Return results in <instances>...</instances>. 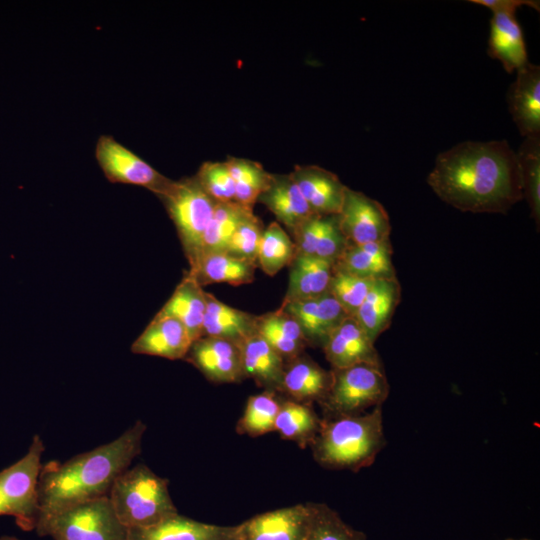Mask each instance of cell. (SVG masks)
Wrapping results in <instances>:
<instances>
[{
    "label": "cell",
    "mask_w": 540,
    "mask_h": 540,
    "mask_svg": "<svg viewBox=\"0 0 540 540\" xmlns=\"http://www.w3.org/2000/svg\"><path fill=\"white\" fill-rule=\"evenodd\" d=\"M427 183L463 212L506 213L523 199L516 152L506 140L465 141L440 153Z\"/></svg>",
    "instance_id": "6da1fadb"
},
{
    "label": "cell",
    "mask_w": 540,
    "mask_h": 540,
    "mask_svg": "<svg viewBox=\"0 0 540 540\" xmlns=\"http://www.w3.org/2000/svg\"><path fill=\"white\" fill-rule=\"evenodd\" d=\"M145 431L146 425L139 420L109 443L64 463L43 465L38 482L39 519L108 496L115 480L140 454Z\"/></svg>",
    "instance_id": "7a4b0ae2"
},
{
    "label": "cell",
    "mask_w": 540,
    "mask_h": 540,
    "mask_svg": "<svg viewBox=\"0 0 540 540\" xmlns=\"http://www.w3.org/2000/svg\"><path fill=\"white\" fill-rule=\"evenodd\" d=\"M382 406L357 415L324 417L311 442L316 462L328 469L358 471L385 446Z\"/></svg>",
    "instance_id": "3957f363"
},
{
    "label": "cell",
    "mask_w": 540,
    "mask_h": 540,
    "mask_svg": "<svg viewBox=\"0 0 540 540\" xmlns=\"http://www.w3.org/2000/svg\"><path fill=\"white\" fill-rule=\"evenodd\" d=\"M108 498L119 521L128 529L147 528L178 513L168 480L144 464L125 470L113 483Z\"/></svg>",
    "instance_id": "277c9868"
},
{
    "label": "cell",
    "mask_w": 540,
    "mask_h": 540,
    "mask_svg": "<svg viewBox=\"0 0 540 540\" xmlns=\"http://www.w3.org/2000/svg\"><path fill=\"white\" fill-rule=\"evenodd\" d=\"M156 196L176 227L189 268L193 267L200 258L203 236L217 202L195 176L169 179Z\"/></svg>",
    "instance_id": "5b68a950"
},
{
    "label": "cell",
    "mask_w": 540,
    "mask_h": 540,
    "mask_svg": "<svg viewBox=\"0 0 540 540\" xmlns=\"http://www.w3.org/2000/svg\"><path fill=\"white\" fill-rule=\"evenodd\" d=\"M35 530L54 540H129V529L119 521L108 496L41 518Z\"/></svg>",
    "instance_id": "8992f818"
},
{
    "label": "cell",
    "mask_w": 540,
    "mask_h": 540,
    "mask_svg": "<svg viewBox=\"0 0 540 540\" xmlns=\"http://www.w3.org/2000/svg\"><path fill=\"white\" fill-rule=\"evenodd\" d=\"M44 443L34 435L27 453L0 471V516H12L25 531L35 529L39 515L38 482Z\"/></svg>",
    "instance_id": "52a82bcc"
},
{
    "label": "cell",
    "mask_w": 540,
    "mask_h": 540,
    "mask_svg": "<svg viewBox=\"0 0 540 540\" xmlns=\"http://www.w3.org/2000/svg\"><path fill=\"white\" fill-rule=\"evenodd\" d=\"M331 372L330 389L319 403L324 417L365 413L382 406L388 397L389 384L382 366L357 364Z\"/></svg>",
    "instance_id": "ba28073f"
},
{
    "label": "cell",
    "mask_w": 540,
    "mask_h": 540,
    "mask_svg": "<svg viewBox=\"0 0 540 540\" xmlns=\"http://www.w3.org/2000/svg\"><path fill=\"white\" fill-rule=\"evenodd\" d=\"M95 158L107 180L112 183L141 186L156 195L169 180L111 135L99 137Z\"/></svg>",
    "instance_id": "9c48e42d"
},
{
    "label": "cell",
    "mask_w": 540,
    "mask_h": 540,
    "mask_svg": "<svg viewBox=\"0 0 540 540\" xmlns=\"http://www.w3.org/2000/svg\"><path fill=\"white\" fill-rule=\"evenodd\" d=\"M337 215L340 230L350 244L389 240L391 224L385 208L362 192L347 187Z\"/></svg>",
    "instance_id": "30bf717a"
},
{
    "label": "cell",
    "mask_w": 540,
    "mask_h": 540,
    "mask_svg": "<svg viewBox=\"0 0 540 540\" xmlns=\"http://www.w3.org/2000/svg\"><path fill=\"white\" fill-rule=\"evenodd\" d=\"M313 512L306 503L258 514L236 525V540H305Z\"/></svg>",
    "instance_id": "8fae6325"
},
{
    "label": "cell",
    "mask_w": 540,
    "mask_h": 540,
    "mask_svg": "<svg viewBox=\"0 0 540 540\" xmlns=\"http://www.w3.org/2000/svg\"><path fill=\"white\" fill-rule=\"evenodd\" d=\"M185 360L213 383L244 379L239 345L222 338L201 336L192 342Z\"/></svg>",
    "instance_id": "7c38bea8"
},
{
    "label": "cell",
    "mask_w": 540,
    "mask_h": 540,
    "mask_svg": "<svg viewBox=\"0 0 540 540\" xmlns=\"http://www.w3.org/2000/svg\"><path fill=\"white\" fill-rule=\"evenodd\" d=\"M280 307L297 321L307 346L312 347L323 348L330 334L349 316L329 292L313 299L282 303Z\"/></svg>",
    "instance_id": "4fadbf2b"
},
{
    "label": "cell",
    "mask_w": 540,
    "mask_h": 540,
    "mask_svg": "<svg viewBox=\"0 0 540 540\" xmlns=\"http://www.w3.org/2000/svg\"><path fill=\"white\" fill-rule=\"evenodd\" d=\"M374 343L357 320L348 316L330 334L322 349L331 369L357 364L382 366Z\"/></svg>",
    "instance_id": "5bb4252c"
},
{
    "label": "cell",
    "mask_w": 540,
    "mask_h": 540,
    "mask_svg": "<svg viewBox=\"0 0 540 540\" xmlns=\"http://www.w3.org/2000/svg\"><path fill=\"white\" fill-rule=\"evenodd\" d=\"M296 255L314 256L332 264L348 244L339 227L338 215L313 213L292 233Z\"/></svg>",
    "instance_id": "9a60e30c"
},
{
    "label": "cell",
    "mask_w": 540,
    "mask_h": 540,
    "mask_svg": "<svg viewBox=\"0 0 540 540\" xmlns=\"http://www.w3.org/2000/svg\"><path fill=\"white\" fill-rule=\"evenodd\" d=\"M508 90L512 119L523 137H540V67L528 62Z\"/></svg>",
    "instance_id": "2e32d148"
},
{
    "label": "cell",
    "mask_w": 540,
    "mask_h": 540,
    "mask_svg": "<svg viewBox=\"0 0 540 540\" xmlns=\"http://www.w3.org/2000/svg\"><path fill=\"white\" fill-rule=\"evenodd\" d=\"M192 342L180 321L158 312L133 342L131 351L169 360L185 359Z\"/></svg>",
    "instance_id": "e0dca14e"
},
{
    "label": "cell",
    "mask_w": 540,
    "mask_h": 540,
    "mask_svg": "<svg viewBox=\"0 0 540 540\" xmlns=\"http://www.w3.org/2000/svg\"><path fill=\"white\" fill-rule=\"evenodd\" d=\"M290 174L313 213L339 214L347 186L336 174L317 165H296Z\"/></svg>",
    "instance_id": "ac0fdd59"
},
{
    "label": "cell",
    "mask_w": 540,
    "mask_h": 540,
    "mask_svg": "<svg viewBox=\"0 0 540 540\" xmlns=\"http://www.w3.org/2000/svg\"><path fill=\"white\" fill-rule=\"evenodd\" d=\"M331 383V370H325L303 353L285 362L280 392L290 400L311 405L326 397Z\"/></svg>",
    "instance_id": "d6986e66"
},
{
    "label": "cell",
    "mask_w": 540,
    "mask_h": 540,
    "mask_svg": "<svg viewBox=\"0 0 540 540\" xmlns=\"http://www.w3.org/2000/svg\"><path fill=\"white\" fill-rule=\"evenodd\" d=\"M257 202L265 205L290 233L313 214L290 173L272 174Z\"/></svg>",
    "instance_id": "ffe728a7"
},
{
    "label": "cell",
    "mask_w": 540,
    "mask_h": 540,
    "mask_svg": "<svg viewBox=\"0 0 540 540\" xmlns=\"http://www.w3.org/2000/svg\"><path fill=\"white\" fill-rule=\"evenodd\" d=\"M129 540H236V526L203 523L177 513L153 526L129 529Z\"/></svg>",
    "instance_id": "44dd1931"
},
{
    "label": "cell",
    "mask_w": 540,
    "mask_h": 540,
    "mask_svg": "<svg viewBox=\"0 0 540 540\" xmlns=\"http://www.w3.org/2000/svg\"><path fill=\"white\" fill-rule=\"evenodd\" d=\"M400 299L401 286L396 277L375 279L353 316L373 342L389 327Z\"/></svg>",
    "instance_id": "7402d4cb"
},
{
    "label": "cell",
    "mask_w": 540,
    "mask_h": 540,
    "mask_svg": "<svg viewBox=\"0 0 540 540\" xmlns=\"http://www.w3.org/2000/svg\"><path fill=\"white\" fill-rule=\"evenodd\" d=\"M239 345L243 377L265 391L280 392L285 360L257 333Z\"/></svg>",
    "instance_id": "603a6c76"
},
{
    "label": "cell",
    "mask_w": 540,
    "mask_h": 540,
    "mask_svg": "<svg viewBox=\"0 0 540 540\" xmlns=\"http://www.w3.org/2000/svg\"><path fill=\"white\" fill-rule=\"evenodd\" d=\"M488 54L508 72H516L529 61L522 28L514 14L494 12L488 40Z\"/></svg>",
    "instance_id": "cb8c5ba5"
},
{
    "label": "cell",
    "mask_w": 540,
    "mask_h": 540,
    "mask_svg": "<svg viewBox=\"0 0 540 540\" xmlns=\"http://www.w3.org/2000/svg\"><path fill=\"white\" fill-rule=\"evenodd\" d=\"M334 264L323 259L296 255L289 267V282L282 303L304 301L329 292Z\"/></svg>",
    "instance_id": "d4e9b609"
},
{
    "label": "cell",
    "mask_w": 540,
    "mask_h": 540,
    "mask_svg": "<svg viewBox=\"0 0 540 540\" xmlns=\"http://www.w3.org/2000/svg\"><path fill=\"white\" fill-rule=\"evenodd\" d=\"M257 315L229 306L206 292L202 336L222 338L240 344L256 333Z\"/></svg>",
    "instance_id": "484cf974"
},
{
    "label": "cell",
    "mask_w": 540,
    "mask_h": 540,
    "mask_svg": "<svg viewBox=\"0 0 540 540\" xmlns=\"http://www.w3.org/2000/svg\"><path fill=\"white\" fill-rule=\"evenodd\" d=\"M206 291L187 271L159 313L180 321L195 341L202 336Z\"/></svg>",
    "instance_id": "4316f807"
},
{
    "label": "cell",
    "mask_w": 540,
    "mask_h": 540,
    "mask_svg": "<svg viewBox=\"0 0 540 540\" xmlns=\"http://www.w3.org/2000/svg\"><path fill=\"white\" fill-rule=\"evenodd\" d=\"M390 241L367 244L348 243L334 267L370 279L395 277Z\"/></svg>",
    "instance_id": "83f0119b"
},
{
    "label": "cell",
    "mask_w": 540,
    "mask_h": 540,
    "mask_svg": "<svg viewBox=\"0 0 540 540\" xmlns=\"http://www.w3.org/2000/svg\"><path fill=\"white\" fill-rule=\"evenodd\" d=\"M256 333L286 361L304 353L306 340L297 321L283 308L257 316Z\"/></svg>",
    "instance_id": "f1b7e54d"
},
{
    "label": "cell",
    "mask_w": 540,
    "mask_h": 540,
    "mask_svg": "<svg viewBox=\"0 0 540 540\" xmlns=\"http://www.w3.org/2000/svg\"><path fill=\"white\" fill-rule=\"evenodd\" d=\"M257 268L254 262L216 252L202 255L188 271L202 287L212 283L239 286L253 282Z\"/></svg>",
    "instance_id": "f546056e"
},
{
    "label": "cell",
    "mask_w": 540,
    "mask_h": 540,
    "mask_svg": "<svg viewBox=\"0 0 540 540\" xmlns=\"http://www.w3.org/2000/svg\"><path fill=\"white\" fill-rule=\"evenodd\" d=\"M321 424V419L310 404L293 400L280 401L274 431L285 440L296 442L301 448L311 444Z\"/></svg>",
    "instance_id": "4dcf8cb0"
},
{
    "label": "cell",
    "mask_w": 540,
    "mask_h": 540,
    "mask_svg": "<svg viewBox=\"0 0 540 540\" xmlns=\"http://www.w3.org/2000/svg\"><path fill=\"white\" fill-rule=\"evenodd\" d=\"M252 212V208L236 201L217 202L203 236L200 257L224 252L236 228Z\"/></svg>",
    "instance_id": "1f68e13d"
},
{
    "label": "cell",
    "mask_w": 540,
    "mask_h": 540,
    "mask_svg": "<svg viewBox=\"0 0 540 540\" xmlns=\"http://www.w3.org/2000/svg\"><path fill=\"white\" fill-rule=\"evenodd\" d=\"M296 256L291 236L277 221L264 228L257 252V267L268 276H274L288 267Z\"/></svg>",
    "instance_id": "d6a6232c"
},
{
    "label": "cell",
    "mask_w": 540,
    "mask_h": 540,
    "mask_svg": "<svg viewBox=\"0 0 540 540\" xmlns=\"http://www.w3.org/2000/svg\"><path fill=\"white\" fill-rule=\"evenodd\" d=\"M235 187V201L254 208L259 196L269 185L272 173L253 160L228 157L225 161Z\"/></svg>",
    "instance_id": "836d02e7"
},
{
    "label": "cell",
    "mask_w": 540,
    "mask_h": 540,
    "mask_svg": "<svg viewBox=\"0 0 540 540\" xmlns=\"http://www.w3.org/2000/svg\"><path fill=\"white\" fill-rule=\"evenodd\" d=\"M521 174L523 197L527 199L531 216L540 221V137H526L516 152Z\"/></svg>",
    "instance_id": "e575fe53"
},
{
    "label": "cell",
    "mask_w": 540,
    "mask_h": 540,
    "mask_svg": "<svg viewBox=\"0 0 540 540\" xmlns=\"http://www.w3.org/2000/svg\"><path fill=\"white\" fill-rule=\"evenodd\" d=\"M279 409L280 401L277 400L275 392L264 391L250 396L237 422V432L251 437L273 432Z\"/></svg>",
    "instance_id": "d590c367"
},
{
    "label": "cell",
    "mask_w": 540,
    "mask_h": 540,
    "mask_svg": "<svg viewBox=\"0 0 540 540\" xmlns=\"http://www.w3.org/2000/svg\"><path fill=\"white\" fill-rule=\"evenodd\" d=\"M374 281L375 279L360 277L333 266L329 293L349 316H354Z\"/></svg>",
    "instance_id": "8d00e7d4"
},
{
    "label": "cell",
    "mask_w": 540,
    "mask_h": 540,
    "mask_svg": "<svg viewBox=\"0 0 540 540\" xmlns=\"http://www.w3.org/2000/svg\"><path fill=\"white\" fill-rule=\"evenodd\" d=\"M305 540H366L325 504L314 503L311 525Z\"/></svg>",
    "instance_id": "74e56055"
},
{
    "label": "cell",
    "mask_w": 540,
    "mask_h": 540,
    "mask_svg": "<svg viewBox=\"0 0 540 540\" xmlns=\"http://www.w3.org/2000/svg\"><path fill=\"white\" fill-rule=\"evenodd\" d=\"M194 176L216 202L235 201L234 182L225 161H206Z\"/></svg>",
    "instance_id": "f35d334b"
},
{
    "label": "cell",
    "mask_w": 540,
    "mask_h": 540,
    "mask_svg": "<svg viewBox=\"0 0 540 540\" xmlns=\"http://www.w3.org/2000/svg\"><path fill=\"white\" fill-rule=\"evenodd\" d=\"M264 228L262 221L252 212L236 228L224 252L256 263Z\"/></svg>",
    "instance_id": "ab89813d"
},
{
    "label": "cell",
    "mask_w": 540,
    "mask_h": 540,
    "mask_svg": "<svg viewBox=\"0 0 540 540\" xmlns=\"http://www.w3.org/2000/svg\"><path fill=\"white\" fill-rule=\"evenodd\" d=\"M469 2L485 6L494 12L514 14L521 6H529L539 11V1L535 0H470Z\"/></svg>",
    "instance_id": "60d3db41"
},
{
    "label": "cell",
    "mask_w": 540,
    "mask_h": 540,
    "mask_svg": "<svg viewBox=\"0 0 540 540\" xmlns=\"http://www.w3.org/2000/svg\"><path fill=\"white\" fill-rule=\"evenodd\" d=\"M0 540H19V539L14 536L4 535L0 537Z\"/></svg>",
    "instance_id": "b9f144b4"
}]
</instances>
